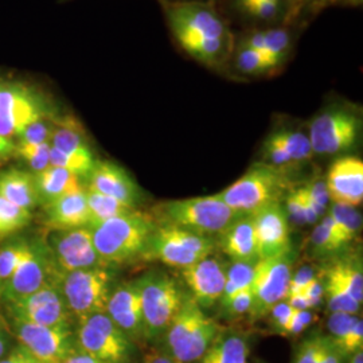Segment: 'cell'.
Instances as JSON below:
<instances>
[{
    "instance_id": "cell-1",
    "label": "cell",
    "mask_w": 363,
    "mask_h": 363,
    "mask_svg": "<svg viewBox=\"0 0 363 363\" xmlns=\"http://www.w3.org/2000/svg\"><path fill=\"white\" fill-rule=\"evenodd\" d=\"M159 1L172 35L184 52L205 65L218 67L225 64L233 49V35L211 4Z\"/></svg>"
},
{
    "instance_id": "cell-2",
    "label": "cell",
    "mask_w": 363,
    "mask_h": 363,
    "mask_svg": "<svg viewBox=\"0 0 363 363\" xmlns=\"http://www.w3.org/2000/svg\"><path fill=\"white\" fill-rule=\"evenodd\" d=\"M156 220L132 210L124 216L91 226L93 244L105 265H121L144 259Z\"/></svg>"
},
{
    "instance_id": "cell-3",
    "label": "cell",
    "mask_w": 363,
    "mask_h": 363,
    "mask_svg": "<svg viewBox=\"0 0 363 363\" xmlns=\"http://www.w3.org/2000/svg\"><path fill=\"white\" fill-rule=\"evenodd\" d=\"M220 330V325L187 294L163 335L166 354L177 362H198Z\"/></svg>"
},
{
    "instance_id": "cell-4",
    "label": "cell",
    "mask_w": 363,
    "mask_h": 363,
    "mask_svg": "<svg viewBox=\"0 0 363 363\" xmlns=\"http://www.w3.org/2000/svg\"><path fill=\"white\" fill-rule=\"evenodd\" d=\"M143 311L145 340L163 337L187 296L179 283L162 271L145 273L135 280Z\"/></svg>"
},
{
    "instance_id": "cell-5",
    "label": "cell",
    "mask_w": 363,
    "mask_h": 363,
    "mask_svg": "<svg viewBox=\"0 0 363 363\" xmlns=\"http://www.w3.org/2000/svg\"><path fill=\"white\" fill-rule=\"evenodd\" d=\"M157 223L206 237L218 235L237 217L217 194L163 202L157 206Z\"/></svg>"
},
{
    "instance_id": "cell-6",
    "label": "cell",
    "mask_w": 363,
    "mask_h": 363,
    "mask_svg": "<svg viewBox=\"0 0 363 363\" xmlns=\"http://www.w3.org/2000/svg\"><path fill=\"white\" fill-rule=\"evenodd\" d=\"M288 190L286 172L261 162L217 195L237 216H244L253 214L271 202H280Z\"/></svg>"
},
{
    "instance_id": "cell-7",
    "label": "cell",
    "mask_w": 363,
    "mask_h": 363,
    "mask_svg": "<svg viewBox=\"0 0 363 363\" xmlns=\"http://www.w3.org/2000/svg\"><path fill=\"white\" fill-rule=\"evenodd\" d=\"M362 118L350 105H330L312 118L308 139L312 154L333 156L351 151L359 140Z\"/></svg>"
},
{
    "instance_id": "cell-8",
    "label": "cell",
    "mask_w": 363,
    "mask_h": 363,
    "mask_svg": "<svg viewBox=\"0 0 363 363\" xmlns=\"http://www.w3.org/2000/svg\"><path fill=\"white\" fill-rule=\"evenodd\" d=\"M216 249L217 241L213 237L156 222L144 259H157L172 268L184 269L211 256Z\"/></svg>"
},
{
    "instance_id": "cell-9",
    "label": "cell",
    "mask_w": 363,
    "mask_h": 363,
    "mask_svg": "<svg viewBox=\"0 0 363 363\" xmlns=\"http://www.w3.org/2000/svg\"><path fill=\"white\" fill-rule=\"evenodd\" d=\"M115 272L111 267L60 272L57 286L60 288L70 313L78 319L96 312H105L113 291Z\"/></svg>"
},
{
    "instance_id": "cell-10",
    "label": "cell",
    "mask_w": 363,
    "mask_h": 363,
    "mask_svg": "<svg viewBox=\"0 0 363 363\" xmlns=\"http://www.w3.org/2000/svg\"><path fill=\"white\" fill-rule=\"evenodd\" d=\"M77 349L106 363H130L135 355L132 342L106 312H96L78 319Z\"/></svg>"
},
{
    "instance_id": "cell-11",
    "label": "cell",
    "mask_w": 363,
    "mask_h": 363,
    "mask_svg": "<svg viewBox=\"0 0 363 363\" xmlns=\"http://www.w3.org/2000/svg\"><path fill=\"white\" fill-rule=\"evenodd\" d=\"M292 273V250L273 259H259L252 283L253 304L249 312L250 318H265L277 303L286 300Z\"/></svg>"
},
{
    "instance_id": "cell-12",
    "label": "cell",
    "mask_w": 363,
    "mask_h": 363,
    "mask_svg": "<svg viewBox=\"0 0 363 363\" xmlns=\"http://www.w3.org/2000/svg\"><path fill=\"white\" fill-rule=\"evenodd\" d=\"M46 113L43 97L33 88L0 82V136H19L30 124L45 118Z\"/></svg>"
},
{
    "instance_id": "cell-13",
    "label": "cell",
    "mask_w": 363,
    "mask_h": 363,
    "mask_svg": "<svg viewBox=\"0 0 363 363\" xmlns=\"http://www.w3.org/2000/svg\"><path fill=\"white\" fill-rule=\"evenodd\" d=\"M58 280L60 269L57 268L49 247L27 244L10 281L3 289L0 298L7 303L25 298L37 292L42 286H49V277Z\"/></svg>"
},
{
    "instance_id": "cell-14",
    "label": "cell",
    "mask_w": 363,
    "mask_h": 363,
    "mask_svg": "<svg viewBox=\"0 0 363 363\" xmlns=\"http://www.w3.org/2000/svg\"><path fill=\"white\" fill-rule=\"evenodd\" d=\"M16 337L40 363H64L77 350L70 325H40L15 320Z\"/></svg>"
},
{
    "instance_id": "cell-15",
    "label": "cell",
    "mask_w": 363,
    "mask_h": 363,
    "mask_svg": "<svg viewBox=\"0 0 363 363\" xmlns=\"http://www.w3.org/2000/svg\"><path fill=\"white\" fill-rule=\"evenodd\" d=\"M52 244L50 252L60 272L108 267L94 247L91 228L58 230L52 235Z\"/></svg>"
},
{
    "instance_id": "cell-16",
    "label": "cell",
    "mask_w": 363,
    "mask_h": 363,
    "mask_svg": "<svg viewBox=\"0 0 363 363\" xmlns=\"http://www.w3.org/2000/svg\"><path fill=\"white\" fill-rule=\"evenodd\" d=\"M9 306L15 320L40 325H69L70 311L57 284L42 286L28 296L9 303Z\"/></svg>"
},
{
    "instance_id": "cell-17",
    "label": "cell",
    "mask_w": 363,
    "mask_h": 363,
    "mask_svg": "<svg viewBox=\"0 0 363 363\" xmlns=\"http://www.w3.org/2000/svg\"><path fill=\"white\" fill-rule=\"evenodd\" d=\"M252 217L259 259H273L292 250L291 226L281 202H271Z\"/></svg>"
},
{
    "instance_id": "cell-18",
    "label": "cell",
    "mask_w": 363,
    "mask_h": 363,
    "mask_svg": "<svg viewBox=\"0 0 363 363\" xmlns=\"http://www.w3.org/2000/svg\"><path fill=\"white\" fill-rule=\"evenodd\" d=\"M229 264L213 255L198 261L194 265L181 269L183 281L196 304L208 310L220 303Z\"/></svg>"
},
{
    "instance_id": "cell-19",
    "label": "cell",
    "mask_w": 363,
    "mask_h": 363,
    "mask_svg": "<svg viewBox=\"0 0 363 363\" xmlns=\"http://www.w3.org/2000/svg\"><path fill=\"white\" fill-rule=\"evenodd\" d=\"M330 201L352 208L363 202V162L357 156H342L331 164L325 177Z\"/></svg>"
},
{
    "instance_id": "cell-20",
    "label": "cell",
    "mask_w": 363,
    "mask_h": 363,
    "mask_svg": "<svg viewBox=\"0 0 363 363\" xmlns=\"http://www.w3.org/2000/svg\"><path fill=\"white\" fill-rule=\"evenodd\" d=\"M105 312L132 342L145 340L142 301L135 281L113 288Z\"/></svg>"
},
{
    "instance_id": "cell-21",
    "label": "cell",
    "mask_w": 363,
    "mask_h": 363,
    "mask_svg": "<svg viewBox=\"0 0 363 363\" xmlns=\"http://www.w3.org/2000/svg\"><path fill=\"white\" fill-rule=\"evenodd\" d=\"M88 189L109 195L130 208H136L142 198V191L130 174L116 163L99 160L91 169Z\"/></svg>"
},
{
    "instance_id": "cell-22",
    "label": "cell",
    "mask_w": 363,
    "mask_h": 363,
    "mask_svg": "<svg viewBox=\"0 0 363 363\" xmlns=\"http://www.w3.org/2000/svg\"><path fill=\"white\" fill-rule=\"evenodd\" d=\"M217 247L232 262H257L259 250L252 214L237 216L223 232L217 235Z\"/></svg>"
},
{
    "instance_id": "cell-23",
    "label": "cell",
    "mask_w": 363,
    "mask_h": 363,
    "mask_svg": "<svg viewBox=\"0 0 363 363\" xmlns=\"http://www.w3.org/2000/svg\"><path fill=\"white\" fill-rule=\"evenodd\" d=\"M49 225L57 230L89 228L91 214L85 190L66 194L46 205Z\"/></svg>"
},
{
    "instance_id": "cell-24",
    "label": "cell",
    "mask_w": 363,
    "mask_h": 363,
    "mask_svg": "<svg viewBox=\"0 0 363 363\" xmlns=\"http://www.w3.org/2000/svg\"><path fill=\"white\" fill-rule=\"evenodd\" d=\"M249 342L245 333L220 327L199 363H247Z\"/></svg>"
},
{
    "instance_id": "cell-25",
    "label": "cell",
    "mask_w": 363,
    "mask_h": 363,
    "mask_svg": "<svg viewBox=\"0 0 363 363\" xmlns=\"http://www.w3.org/2000/svg\"><path fill=\"white\" fill-rule=\"evenodd\" d=\"M330 339L346 358L357 351L363 350L362 318L345 312H331L328 319Z\"/></svg>"
},
{
    "instance_id": "cell-26",
    "label": "cell",
    "mask_w": 363,
    "mask_h": 363,
    "mask_svg": "<svg viewBox=\"0 0 363 363\" xmlns=\"http://www.w3.org/2000/svg\"><path fill=\"white\" fill-rule=\"evenodd\" d=\"M0 195L27 210L35 208L40 202L34 175L22 169H6L0 174Z\"/></svg>"
},
{
    "instance_id": "cell-27",
    "label": "cell",
    "mask_w": 363,
    "mask_h": 363,
    "mask_svg": "<svg viewBox=\"0 0 363 363\" xmlns=\"http://www.w3.org/2000/svg\"><path fill=\"white\" fill-rule=\"evenodd\" d=\"M320 271L333 277L343 286L351 298L362 304L363 268L362 259L357 255H337Z\"/></svg>"
},
{
    "instance_id": "cell-28",
    "label": "cell",
    "mask_w": 363,
    "mask_h": 363,
    "mask_svg": "<svg viewBox=\"0 0 363 363\" xmlns=\"http://www.w3.org/2000/svg\"><path fill=\"white\" fill-rule=\"evenodd\" d=\"M35 184L38 190L39 201L45 205L66 194L81 191L82 184L77 175L55 166L35 172Z\"/></svg>"
},
{
    "instance_id": "cell-29",
    "label": "cell",
    "mask_w": 363,
    "mask_h": 363,
    "mask_svg": "<svg viewBox=\"0 0 363 363\" xmlns=\"http://www.w3.org/2000/svg\"><path fill=\"white\" fill-rule=\"evenodd\" d=\"M347 247L342 235L337 232L335 223L328 217V214H325L312 230L310 237L312 256L323 259H333Z\"/></svg>"
},
{
    "instance_id": "cell-30",
    "label": "cell",
    "mask_w": 363,
    "mask_h": 363,
    "mask_svg": "<svg viewBox=\"0 0 363 363\" xmlns=\"http://www.w3.org/2000/svg\"><path fill=\"white\" fill-rule=\"evenodd\" d=\"M52 147L67 155L94 156L77 121L65 118L52 128Z\"/></svg>"
},
{
    "instance_id": "cell-31",
    "label": "cell",
    "mask_w": 363,
    "mask_h": 363,
    "mask_svg": "<svg viewBox=\"0 0 363 363\" xmlns=\"http://www.w3.org/2000/svg\"><path fill=\"white\" fill-rule=\"evenodd\" d=\"M242 48L253 49L262 54L274 55L284 60L286 52H289L291 48V35L288 30L283 27L269 28L249 35L244 40Z\"/></svg>"
},
{
    "instance_id": "cell-32",
    "label": "cell",
    "mask_w": 363,
    "mask_h": 363,
    "mask_svg": "<svg viewBox=\"0 0 363 363\" xmlns=\"http://www.w3.org/2000/svg\"><path fill=\"white\" fill-rule=\"evenodd\" d=\"M267 139L280 145L296 164L308 162L313 155L308 133H304L301 130L280 128L273 130Z\"/></svg>"
},
{
    "instance_id": "cell-33",
    "label": "cell",
    "mask_w": 363,
    "mask_h": 363,
    "mask_svg": "<svg viewBox=\"0 0 363 363\" xmlns=\"http://www.w3.org/2000/svg\"><path fill=\"white\" fill-rule=\"evenodd\" d=\"M85 195H86V202H88V208L91 214L89 228L100 225L105 220L115 218L118 216H124L132 210H135L109 195L97 193L91 189L85 190Z\"/></svg>"
},
{
    "instance_id": "cell-34",
    "label": "cell",
    "mask_w": 363,
    "mask_h": 363,
    "mask_svg": "<svg viewBox=\"0 0 363 363\" xmlns=\"http://www.w3.org/2000/svg\"><path fill=\"white\" fill-rule=\"evenodd\" d=\"M327 214L335 223L337 232L342 235L346 245L350 247L351 242L358 237L362 229V216L358 208L331 202V208Z\"/></svg>"
},
{
    "instance_id": "cell-35",
    "label": "cell",
    "mask_w": 363,
    "mask_h": 363,
    "mask_svg": "<svg viewBox=\"0 0 363 363\" xmlns=\"http://www.w3.org/2000/svg\"><path fill=\"white\" fill-rule=\"evenodd\" d=\"M257 262H232V264H229L223 294L220 300V307L225 306L238 292L252 286Z\"/></svg>"
},
{
    "instance_id": "cell-36",
    "label": "cell",
    "mask_w": 363,
    "mask_h": 363,
    "mask_svg": "<svg viewBox=\"0 0 363 363\" xmlns=\"http://www.w3.org/2000/svg\"><path fill=\"white\" fill-rule=\"evenodd\" d=\"M320 276L325 284V300L330 312H345L350 315H358L362 304L351 298L350 294L333 277L322 272Z\"/></svg>"
},
{
    "instance_id": "cell-37",
    "label": "cell",
    "mask_w": 363,
    "mask_h": 363,
    "mask_svg": "<svg viewBox=\"0 0 363 363\" xmlns=\"http://www.w3.org/2000/svg\"><path fill=\"white\" fill-rule=\"evenodd\" d=\"M283 61V58L274 55H267L253 49L241 48L235 55V67L244 74H261L281 65Z\"/></svg>"
},
{
    "instance_id": "cell-38",
    "label": "cell",
    "mask_w": 363,
    "mask_h": 363,
    "mask_svg": "<svg viewBox=\"0 0 363 363\" xmlns=\"http://www.w3.org/2000/svg\"><path fill=\"white\" fill-rule=\"evenodd\" d=\"M30 218V210L16 206L0 195V237L25 228Z\"/></svg>"
},
{
    "instance_id": "cell-39",
    "label": "cell",
    "mask_w": 363,
    "mask_h": 363,
    "mask_svg": "<svg viewBox=\"0 0 363 363\" xmlns=\"http://www.w3.org/2000/svg\"><path fill=\"white\" fill-rule=\"evenodd\" d=\"M50 143L30 144L18 142L15 144V152L27 162V164L35 172L50 166Z\"/></svg>"
},
{
    "instance_id": "cell-40",
    "label": "cell",
    "mask_w": 363,
    "mask_h": 363,
    "mask_svg": "<svg viewBox=\"0 0 363 363\" xmlns=\"http://www.w3.org/2000/svg\"><path fill=\"white\" fill-rule=\"evenodd\" d=\"M26 245L25 241H13L0 249V295L10 281Z\"/></svg>"
},
{
    "instance_id": "cell-41",
    "label": "cell",
    "mask_w": 363,
    "mask_h": 363,
    "mask_svg": "<svg viewBox=\"0 0 363 363\" xmlns=\"http://www.w3.org/2000/svg\"><path fill=\"white\" fill-rule=\"evenodd\" d=\"M283 0H237L238 10L261 21L276 19L281 13Z\"/></svg>"
},
{
    "instance_id": "cell-42",
    "label": "cell",
    "mask_w": 363,
    "mask_h": 363,
    "mask_svg": "<svg viewBox=\"0 0 363 363\" xmlns=\"http://www.w3.org/2000/svg\"><path fill=\"white\" fill-rule=\"evenodd\" d=\"M327 335L315 334L304 339L294 355L292 363H323Z\"/></svg>"
},
{
    "instance_id": "cell-43",
    "label": "cell",
    "mask_w": 363,
    "mask_h": 363,
    "mask_svg": "<svg viewBox=\"0 0 363 363\" xmlns=\"http://www.w3.org/2000/svg\"><path fill=\"white\" fill-rule=\"evenodd\" d=\"M253 304V294H252V286H247L238 292L235 296L230 298L225 306L220 307L222 316L226 319H237L240 316L249 315Z\"/></svg>"
},
{
    "instance_id": "cell-44",
    "label": "cell",
    "mask_w": 363,
    "mask_h": 363,
    "mask_svg": "<svg viewBox=\"0 0 363 363\" xmlns=\"http://www.w3.org/2000/svg\"><path fill=\"white\" fill-rule=\"evenodd\" d=\"M301 187L306 191V194L308 195V198L311 199L315 208L320 211L322 216H325V210L328 208V202H330L325 179L315 177L310 181L303 183Z\"/></svg>"
},
{
    "instance_id": "cell-45",
    "label": "cell",
    "mask_w": 363,
    "mask_h": 363,
    "mask_svg": "<svg viewBox=\"0 0 363 363\" xmlns=\"http://www.w3.org/2000/svg\"><path fill=\"white\" fill-rule=\"evenodd\" d=\"M339 1L345 3H354L358 4L362 0H288V13H286V21L298 16L304 11H315V10H322L327 6L335 4Z\"/></svg>"
},
{
    "instance_id": "cell-46",
    "label": "cell",
    "mask_w": 363,
    "mask_h": 363,
    "mask_svg": "<svg viewBox=\"0 0 363 363\" xmlns=\"http://www.w3.org/2000/svg\"><path fill=\"white\" fill-rule=\"evenodd\" d=\"M52 128L43 118L30 124L26 130L19 135V143H49L52 140Z\"/></svg>"
},
{
    "instance_id": "cell-47",
    "label": "cell",
    "mask_w": 363,
    "mask_h": 363,
    "mask_svg": "<svg viewBox=\"0 0 363 363\" xmlns=\"http://www.w3.org/2000/svg\"><path fill=\"white\" fill-rule=\"evenodd\" d=\"M294 312H295V310L286 303V300L277 303L272 310L268 312L267 316L269 318V323H271V327H272V330L276 334L284 337L286 325L289 323L291 316L294 315Z\"/></svg>"
},
{
    "instance_id": "cell-48",
    "label": "cell",
    "mask_w": 363,
    "mask_h": 363,
    "mask_svg": "<svg viewBox=\"0 0 363 363\" xmlns=\"http://www.w3.org/2000/svg\"><path fill=\"white\" fill-rule=\"evenodd\" d=\"M316 320V313L312 310H295L286 325L284 337H295L306 331Z\"/></svg>"
},
{
    "instance_id": "cell-49",
    "label": "cell",
    "mask_w": 363,
    "mask_h": 363,
    "mask_svg": "<svg viewBox=\"0 0 363 363\" xmlns=\"http://www.w3.org/2000/svg\"><path fill=\"white\" fill-rule=\"evenodd\" d=\"M316 274H318V273L315 271V268L310 267V265H304V267L298 268L296 272L292 273V277H291V281H289L288 296L303 294L304 289H306L307 286L315 279ZM288 296H286V298H288Z\"/></svg>"
},
{
    "instance_id": "cell-50",
    "label": "cell",
    "mask_w": 363,
    "mask_h": 363,
    "mask_svg": "<svg viewBox=\"0 0 363 363\" xmlns=\"http://www.w3.org/2000/svg\"><path fill=\"white\" fill-rule=\"evenodd\" d=\"M303 295L308 300L311 310L322 306V303H325V284H323L320 273L315 276V279L304 289Z\"/></svg>"
},
{
    "instance_id": "cell-51",
    "label": "cell",
    "mask_w": 363,
    "mask_h": 363,
    "mask_svg": "<svg viewBox=\"0 0 363 363\" xmlns=\"http://www.w3.org/2000/svg\"><path fill=\"white\" fill-rule=\"evenodd\" d=\"M0 363H40L35 357H33L23 346H18L13 349L4 359H1Z\"/></svg>"
},
{
    "instance_id": "cell-52",
    "label": "cell",
    "mask_w": 363,
    "mask_h": 363,
    "mask_svg": "<svg viewBox=\"0 0 363 363\" xmlns=\"http://www.w3.org/2000/svg\"><path fill=\"white\" fill-rule=\"evenodd\" d=\"M64 363H106L103 361H99L96 358H93L91 355L82 352V351L76 350Z\"/></svg>"
},
{
    "instance_id": "cell-53",
    "label": "cell",
    "mask_w": 363,
    "mask_h": 363,
    "mask_svg": "<svg viewBox=\"0 0 363 363\" xmlns=\"http://www.w3.org/2000/svg\"><path fill=\"white\" fill-rule=\"evenodd\" d=\"M144 363H179L177 362L175 359H172L171 357H169V354H166V352H156V351H152V352H150V354H147L145 355V358H144Z\"/></svg>"
},
{
    "instance_id": "cell-54",
    "label": "cell",
    "mask_w": 363,
    "mask_h": 363,
    "mask_svg": "<svg viewBox=\"0 0 363 363\" xmlns=\"http://www.w3.org/2000/svg\"><path fill=\"white\" fill-rule=\"evenodd\" d=\"M15 152V143L10 138L0 136V159H6Z\"/></svg>"
},
{
    "instance_id": "cell-55",
    "label": "cell",
    "mask_w": 363,
    "mask_h": 363,
    "mask_svg": "<svg viewBox=\"0 0 363 363\" xmlns=\"http://www.w3.org/2000/svg\"><path fill=\"white\" fill-rule=\"evenodd\" d=\"M346 363H363V350L357 351L354 354H351L347 358Z\"/></svg>"
},
{
    "instance_id": "cell-56",
    "label": "cell",
    "mask_w": 363,
    "mask_h": 363,
    "mask_svg": "<svg viewBox=\"0 0 363 363\" xmlns=\"http://www.w3.org/2000/svg\"><path fill=\"white\" fill-rule=\"evenodd\" d=\"M4 349H6V342H4V337H3L1 333H0V358L4 354Z\"/></svg>"
}]
</instances>
